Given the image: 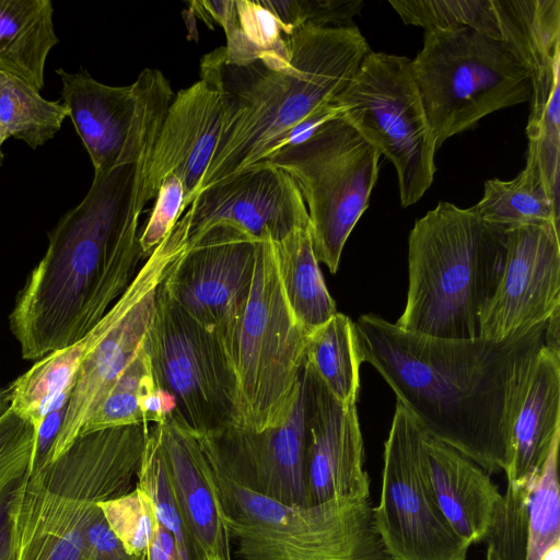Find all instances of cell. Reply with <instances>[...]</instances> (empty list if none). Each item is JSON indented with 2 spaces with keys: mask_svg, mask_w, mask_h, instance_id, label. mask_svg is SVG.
<instances>
[{
  "mask_svg": "<svg viewBox=\"0 0 560 560\" xmlns=\"http://www.w3.org/2000/svg\"><path fill=\"white\" fill-rule=\"evenodd\" d=\"M273 243L288 305L296 323L311 334L328 322L337 308L314 253L310 225L298 228Z\"/></svg>",
  "mask_w": 560,
  "mask_h": 560,
  "instance_id": "25",
  "label": "cell"
},
{
  "mask_svg": "<svg viewBox=\"0 0 560 560\" xmlns=\"http://www.w3.org/2000/svg\"><path fill=\"white\" fill-rule=\"evenodd\" d=\"M276 16L283 34L306 26H345L362 8L361 0H261Z\"/></svg>",
  "mask_w": 560,
  "mask_h": 560,
  "instance_id": "36",
  "label": "cell"
},
{
  "mask_svg": "<svg viewBox=\"0 0 560 560\" xmlns=\"http://www.w3.org/2000/svg\"><path fill=\"white\" fill-rule=\"evenodd\" d=\"M158 427L173 491L196 547L208 560H232L223 508L196 435L171 420Z\"/></svg>",
  "mask_w": 560,
  "mask_h": 560,
  "instance_id": "21",
  "label": "cell"
},
{
  "mask_svg": "<svg viewBox=\"0 0 560 560\" xmlns=\"http://www.w3.org/2000/svg\"><path fill=\"white\" fill-rule=\"evenodd\" d=\"M62 104L81 138L94 173L135 164L150 149L175 96L156 69H144L127 86L96 81L88 71L57 69Z\"/></svg>",
  "mask_w": 560,
  "mask_h": 560,
  "instance_id": "13",
  "label": "cell"
},
{
  "mask_svg": "<svg viewBox=\"0 0 560 560\" xmlns=\"http://www.w3.org/2000/svg\"><path fill=\"white\" fill-rule=\"evenodd\" d=\"M558 310L559 228L545 223L505 230L504 262L479 313V337L504 340L547 322Z\"/></svg>",
  "mask_w": 560,
  "mask_h": 560,
  "instance_id": "18",
  "label": "cell"
},
{
  "mask_svg": "<svg viewBox=\"0 0 560 560\" xmlns=\"http://www.w3.org/2000/svg\"><path fill=\"white\" fill-rule=\"evenodd\" d=\"M11 393L9 387H0V418L10 409Z\"/></svg>",
  "mask_w": 560,
  "mask_h": 560,
  "instance_id": "44",
  "label": "cell"
},
{
  "mask_svg": "<svg viewBox=\"0 0 560 560\" xmlns=\"http://www.w3.org/2000/svg\"><path fill=\"white\" fill-rule=\"evenodd\" d=\"M22 478L11 483L0 494V560H11L10 510L15 489Z\"/></svg>",
  "mask_w": 560,
  "mask_h": 560,
  "instance_id": "41",
  "label": "cell"
},
{
  "mask_svg": "<svg viewBox=\"0 0 560 560\" xmlns=\"http://www.w3.org/2000/svg\"><path fill=\"white\" fill-rule=\"evenodd\" d=\"M225 63L246 66L266 56L287 55L289 36L261 0H235L234 12L223 27Z\"/></svg>",
  "mask_w": 560,
  "mask_h": 560,
  "instance_id": "30",
  "label": "cell"
},
{
  "mask_svg": "<svg viewBox=\"0 0 560 560\" xmlns=\"http://www.w3.org/2000/svg\"><path fill=\"white\" fill-rule=\"evenodd\" d=\"M305 384L287 418L256 432L231 425L196 435L207 463L241 487L289 505H310Z\"/></svg>",
  "mask_w": 560,
  "mask_h": 560,
  "instance_id": "16",
  "label": "cell"
},
{
  "mask_svg": "<svg viewBox=\"0 0 560 560\" xmlns=\"http://www.w3.org/2000/svg\"><path fill=\"white\" fill-rule=\"evenodd\" d=\"M424 451L441 512L469 546L483 541L502 499L489 474L448 445L425 434Z\"/></svg>",
  "mask_w": 560,
  "mask_h": 560,
  "instance_id": "22",
  "label": "cell"
},
{
  "mask_svg": "<svg viewBox=\"0 0 560 560\" xmlns=\"http://www.w3.org/2000/svg\"><path fill=\"white\" fill-rule=\"evenodd\" d=\"M380 156L338 117L261 162L285 172L298 186L308 213L315 256L331 273L338 270L343 246L369 206Z\"/></svg>",
  "mask_w": 560,
  "mask_h": 560,
  "instance_id": "9",
  "label": "cell"
},
{
  "mask_svg": "<svg viewBox=\"0 0 560 560\" xmlns=\"http://www.w3.org/2000/svg\"><path fill=\"white\" fill-rule=\"evenodd\" d=\"M222 47L206 55L200 80L173 98L154 141L145 173L144 197L155 198L163 178L184 186L183 212L196 197L218 143L226 107L220 77Z\"/></svg>",
  "mask_w": 560,
  "mask_h": 560,
  "instance_id": "19",
  "label": "cell"
},
{
  "mask_svg": "<svg viewBox=\"0 0 560 560\" xmlns=\"http://www.w3.org/2000/svg\"><path fill=\"white\" fill-rule=\"evenodd\" d=\"M289 42L290 59L275 66L260 59L229 66L222 47L220 77L226 107L198 192L280 151L292 128L335 104L371 51L353 24L306 25L294 31Z\"/></svg>",
  "mask_w": 560,
  "mask_h": 560,
  "instance_id": "3",
  "label": "cell"
},
{
  "mask_svg": "<svg viewBox=\"0 0 560 560\" xmlns=\"http://www.w3.org/2000/svg\"><path fill=\"white\" fill-rule=\"evenodd\" d=\"M103 320L75 343L40 358L8 387L10 409L31 422L36 432L54 401L74 386L84 358L103 332Z\"/></svg>",
  "mask_w": 560,
  "mask_h": 560,
  "instance_id": "26",
  "label": "cell"
},
{
  "mask_svg": "<svg viewBox=\"0 0 560 560\" xmlns=\"http://www.w3.org/2000/svg\"><path fill=\"white\" fill-rule=\"evenodd\" d=\"M305 362L331 396L342 405H355L363 362L354 323L337 312L310 334Z\"/></svg>",
  "mask_w": 560,
  "mask_h": 560,
  "instance_id": "27",
  "label": "cell"
},
{
  "mask_svg": "<svg viewBox=\"0 0 560 560\" xmlns=\"http://www.w3.org/2000/svg\"><path fill=\"white\" fill-rule=\"evenodd\" d=\"M184 194L183 183L176 175L171 173L163 178L150 218L139 236L143 258L153 253L182 215Z\"/></svg>",
  "mask_w": 560,
  "mask_h": 560,
  "instance_id": "38",
  "label": "cell"
},
{
  "mask_svg": "<svg viewBox=\"0 0 560 560\" xmlns=\"http://www.w3.org/2000/svg\"><path fill=\"white\" fill-rule=\"evenodd\" d=\"M535 480L523 485L508 483L483 539L486 560L526 559L528 504Z\"/></svg>",
  "mask_w": 560,
  "mask_h": 560,
  "instance_id": "34",
  "label": "cell"
},
{
  "mask_svg": "<svg viewBox=\"0 0 560 560\" xmlns=\"http://www.w3.org/2000/svg\"><path fill=\"white\" fill-rule=\"evenodd\" d=\"M539 560H560V540L550 545L540 556Z\"/></svg>",
  "mask_w": 560,
  "mask_h": 560,
  "instance_id": "43",
  "label": "cell"
},
{
  "mask_svg": "<svg viewBox=\"0 0 560 560\" xmlns=\"http://www.w3.org/2000/svg\"><path fill=\"white\" fill-rule=\"evenodd\" d=\"M530 105L526 162L536 167L550 197L559 205L560 80L547 97Z\"/></svg>",
  "mask_w": 560,
  "mask_h": 560,
  "instance_id": "32",
  "label": "cell"
},
{
  "mask_svg": "<svg viewBox=\"0 0 560 560\" xmlns=\"http://www.w3.org/2000/svg\"><path fill=\"white\" fill-rule=\"evenodd\" d=\"M160 388L150 357L143 347L95 407L81 435L98 430L148 423L144 405Z\"/></svg>",
  "mask_w": 560,
  "mask_h": 560,
  "instance_id": "31",
  "label": "cell"
},
{
  "mask_svg": "<svg viewBox=\"0 0 560 560\" xmlns=\"http://www.w3.org/2000/svg\"><path fill=\"white\" fill-rule=\"evenodd\" d=\"M144 348L158 386L175 400L171 421L195 435L237 425L226 353L211 330L171 299L163 281Z\"/></svg>",
  "mask_w": 560,
  "mask_h": 560,
  "instance_id": "11",
  "label": "cell"
},
{
  "mask_svg": "<svg viewBox=\"0 0 560 560\" xmlns=\"http://www.w3.org/2000/svg\"><path fill=\"white\" fill-rule=\"evenodd\" d=\"M150 423L80 435L19 482L10 510L11 560H84L93 509L136 486Z\"/></svg>",
  "mask_w": 560,
  "mask_h": 560,
  "instance_id": "4",
  "label": "cell"
},
{
  "mask_svg": "<svg viewBox=\"0 0 560 560\" xmlns=\"http://www.w3.org/2000/svg\"><path fill=\"white\" fill-rule=\"evenodd\" d=\"M57 44L49 0H0V71L40 92L47 56Z\"/></svg>",
  "mask_w": 560,
  "mask_h": 560,
  "instance_id": "24",
  "label": "cell"
},
{
  "mask_svg": "<svg viewBox=\"0 0 560 560\" xmlns=\"http://www.w3.org/2000/svg\"><path fill=\"white\" fill-rule=\"evenodd\" d=\"M547 323L504 340L415 334L375 314L361 315L354 326L363 362L424 433L494 474L509 466L513 424Z\"/></svg>",
  "mask_w": 560,
  "mask_h": 560,
  "instance_id": "1",
  "label": "cell"
},
{
  "mask_svg": "<svg viewBox=\"0 0 560 560\" xmlns=\"http://www.w3.org/2000/svg\"><path fill=\"white\" fill-rule=\"evenodd\" d=\"M110 529L126 549L147 556L159 528L155 506L150 495L137 485L129 492L98 503Z\"/></svg>",
  "mask_w": 560,
  "mask_h": 560,
  "instance_id": "35",
  "label": "cell"
},
{
  "mask_svg": "<svg viewBox=\"0 0 560 560\" xmlns=\"http://www.w3.org/2000/svg\"><path fill=\"white\" fill-rule=\"evenodd\" d=\"M560 440V352L546 346L536 360L512 430L508 483L523 485L539 475Z\"/></svg>",
  "mask_w": 560,
  "mask_h": 560,
  "instance_id": "23",
  "label": "cell"
},
{
  "mask_svg": "<svg viewBox=\"0 0 560 560\" xmlns=\"http://www.w3.org/2000/svg\"><path fill=\"white\" fill-rule=\"evenodd\" d=\"M411 68L438 149L487 115L532 98L530 73L521 61L469 27L427 30Z\"/></svg>",
  "mask_w": 560,
  "mask_h": 560,
  "instance_id": "8",
  "label": "cell"
},
{
  "mask_svg": "<svg viewBox=\"0 0 560 560\" xmlns=\"http://www.w3.org/2000/svg\"><path fill=\"white\" fill-rule=\"evenodd\" d=\"M258 241L218 224L188 245L163 279L171 299L214 334L228 359L252 290Z\"/></svg>",
  "mask_w": 560,
  "mask_h": 560,
  "instance_id": "15",
  "label": "cell"
},
{
  "mask_svg": "<svg viewBox=\"0 0 560 560\" xmlns=\"http://www.w3.org/2000/svg\"><path fill=\"white\" fill-rule=\"evenodd\" d=\"M7 136L4 135V132L2 131V129L0 128V166L2 165V162H3V152H2V144L3 142L7 140Z\"/></svg>",
  "mask_w": 560,
  "mask_h": 560,
  "instance_id": "45",
  "label": "cell"
},
{
  "mask_svg": "<svg viewBox=\"0 0 560 560\" xmlns=\"http://www.w3.org/2000/svg\"><path fill=\"white\" fill-rule=\"evenodd\" d=\"M232 224L257 240L281 241L308 226V213L293 179L282 170L256 164L199 191L171 234L186 247L218 224Z\"/></svg>",
  "mask_w": 560,
  "mask_h": 560,
  "instance_id": "17",
  "label": "cell"
},
{
  "mask_svg": "<svg viewBox=\"0 0 560 560\" xmlns=\"http://www.w3.org/2000/svg\"><path fill=\"white\" fill-rule=\"evenodd\" d=\"M308 336L288 305L267 235L257 243L252 290L229 358L237 425L261 432L287 418L301 390Z\"/></svg>",
  "mask_w": 560,
  "mask_h": 560,
  "instance_id": "7",
  "label": "cell"
},
{
  "mask_svg": "<svg viewBox=\"0 0 560 560\" xmlns=\"http://www.w3.org/2000/svg\"><path fill=\"white\" fill-rule=\"evenodd\" d=\"M198 550V560H208V558L197 548Z\"/></svg>",
  "mask_w": 560,
  "mask_h": 560,
  "instance_id": "46",
  "label": "cell"
},
{
  "mask_svg": "<svg viewBox=\"0 0 560 560\" xmlns=\"http://www.w3.org/2000/svg\"><path fill=\"white\" fill-rule=\"evenodd\" d=\"M306 481L310 505L370 498L355 405L338 402L304 361Z\"/></svg>",
  "mask_w": 560,
  "mask_h": 560,
  "instance_id": "20",
  "label": "cell"
},
{
  "mask_svg": "<svg viewBox=\"0 0 560 560\" xmlns=\"http://www.w3.org/2000/svg\"><path fill=\"white\" fill-rule=\"evenodd\" d=\"M144 167L139 161L94 173L86 196L49 233L9 315L23 359L39 360L82 339L138 273Z\"/></svg>",
  "mask_w": 560,
  "mask_h": 560,
  "instance_id": "2",
  "label": "cell"
},
{
  "mask_svg": "<svg viewBox=\"0 0 560 560\" xmlns=\"http://www.w3.org/2000/svg\"><path fill=\"white\" fill-rule=\"evenodd\" d=\"M208 467L238 560H394L376 529L370 498L289 505Z\"/></svg>",
  "mask_w": 560,
  "mask_h": 560,
  "instance_id": "6",
  "label": "cell"
},
{
  "mask_svg": "<svg viewBox=\"0 0 560 560\" xmlns=\"http://www.w3.org/2000/svg\"><path fill=\"white\" fill-rule=\"evenodd\" d=\"M474 209L485 222L503 230L545 223L559 228V205L550 197L536 167L528 162L511 180H487L483 196Z\"/></svg>",
  "mask_w": 560,
  "mask_h": 560,
  "instance_id": "28",
  "label": "cell"
},
{
  "mask_svg": "<svg viewBox=\"0 0 560 560\" xmlns=\"http://www.w3.org/2000/svg\"><path fill=\"white\" fill-rule=\"evenodd\" d=\"M35 440L34 425L13 410L0 418V494L30 472Z\"/></svg>",
  "mask_w": 560,
  "mask_h": 560,
  "instance_id": "37",
  "label": "cell"
},
{
  "mask_svg": "<svg viewBox=\"0 0 560 560\" xmlns=\"http://www.w3.org/2000/svg\"><path fill=\"white\" fill-rule=\"evenodd\" d=\"M424 431L399 404L384 448L376 529L394 560H466L469 545L436 502L424 451Z\"/></svg>",
  "mask_w": 560,
  "mask_h": 560,
  "instance_id": "12",
  "label": "cell"
},
{
  "mask_svg": "<svg viewBox=\"0 0 560 560\" xmlns=\"http://www.w3.org/2000/svg\"><path fill=\"white\" fill-rule=\"evenodd\" d=\"M185 249L183 244L166 236L102 318L103 332L79 370L48 464L81 435L95 407L143 347L158 289Z\"/></svg>",
  "mask_w": 560,
  "mask_h": 560,
  "instance_id": "14",
  "label": "cell"
},
{
  "mask_svg": "<svg viewBox=\"0 0 560 560\" xmlns=\"http://www.w3.org/2000/svg\"><path fill=\"white\" fill-rule=\"evenodd\" d=\"M505 255V230L474 207L440 201L408 238V291L395 325L445 339L479 337V313L493 294Z\"/></svg>",
  "mask_w": 560,
  "mask_h": 560,
  "instance_id": "5",
  "label": "cell"
},
{
  "mask_svg": "<svg viewBox=\"0 0 560 560\" xmlns=\"http://www.w3.org/2000/svg\"><path fill=\"white\" fill-rule=\"evenodd\" d=\"M73 387L66 389L51 405L42 421L35 440V448L28 475H32L48 464L51 448L56 442L65 419L67 405Z\"/></svg>",
  "mask_w": 560,
  "mask_h": 560,
  "instance_id": "40",
  "label": "cell"
},
{
  "mask_svg": "<svg viewBox=\"0 0 560 560\" xmlns=\"http://www.w3.org/2000/svg\"><path fill=\"white\" fill-rule=\"evenodd\" d=\"M84 560H147V556L132 555L126 549L97 504L85 526Z\"/></svg>",
  "mask_w": 560,
  "mask_h": 560,
  "instance_id": "39",
  "label": "cell"
},
{
  "mask_svg": "<svg viewBox=\"0 0 560 560\" xmlns=\"http://www.w3.org/2000/svg\"><path fill=\"white\" fill-rule=\"evenodd\" d=\"M335 103L341 117L394 165L401 207L419 201L432 185L438 148L411 59L370 51Z\"/></svg>",
  "mask_w": 560,
  "mask_h": 560,
  "instance_id": "10",
  "label": "cell"
},
{
  "mask_svg": "<svg viewBox=\"0 0 560 560\" xmlns=\"http://www.w3.org/2000/svg\"><path fill=\"white\" fill-rule=\"evenodd\" d=\"M147 560H180L173 535L160 522L148 549Z\"/></svg>",
  "mask_w": 560,
  "mask_h": 560,
  "instance_id": "42",
  "label": "cell"
},
{
  "mask_svg": "<svg viewBox=\"0 0 560 560\" xmlns=\"http://www.w3.org/2000/svg\"><path fill=\"white\" fill-rule=\"evenodd\" d=\"M68 116L60 101H47L24 80L0 71V128L37 149L51 140Z\"/></svg>",
  "mask_w": 560,
  "mask_h": 560,
  "instance_id": "29",
  "label": "cell"
},
{
  "mask_svg": "<svg viewBox=\"0 0 560 560\" xmlns=\"http://www.w3.org/2000/svg\"><path fill=\"white\" fill-rule=\"evenodd\" d=\"M559 443L552 446L530 492L525 560H539L550 545L560 540Z\"/></svg>",
  "mask_w": 560,
  "mask_h": 560,
  "instance_id": "33",
  "label": "cell"
}]
</instances>
